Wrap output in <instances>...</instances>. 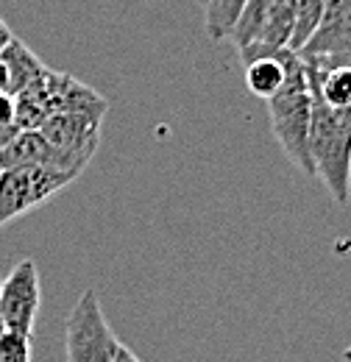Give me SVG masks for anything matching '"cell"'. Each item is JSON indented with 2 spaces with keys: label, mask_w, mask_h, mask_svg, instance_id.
Instances as JSON below:
<instances>
[{
  "label": "cell",
  "mask_w": 351,
  "mask_h": 362,
  "mask_svg": "<svg viewBox=\"0 0 351 362\" xmlns=\"http://www.w3.org/2000/svg\"><path fill=\"white\" fill-rule=\"evenodd\" d=\"M309 156L315 176L326 184L335 204L346 206L351 198V120L329 109L309 90Z\"/></svg>",
  "instance_id": "cell-1"
},
{
  "label": "cell",
  "mask_w": 351,
  "mask_h": 362,
  "mask_svg": "<svg viewBox=\"0 0 351 362\" xmlns=\"http://www.w3.org/2000/svg\"><path fill=\"white\" fill-rule=\"evenodd\" d=\"M309 109H312V98H309L307 70H304V62L299 59V53H293L290 64H287L284 84L267 100V112H270L273 136L279 139L284 156L296 165V170L301 176L312 179L315 168H312V156H309Z\"/></svg>",
  "instance_id": "cell-2"
},
{
  "label": "cell",
  "mask_w": 351,
  "mask_h": 362,
  "mask_svg": "<svg viewBox=\"0 0 351 362\" xmlns=\"http://www.w3.org/2000/svg\"><path fill=\"white\" fill-rule=\"evenodd\" d=\"M117 349H120V340L103 315L98 293L89 287L76 301L64 323L67 362H115Z\"/></svg>",
  "instance_id": "cell-3"
},
{
  "label": "cell",
  "mask_w": 351,
  "mask_h": 362,
  "mask_svg": "<svg viewBox=\"0 0 351 362\" xmlns=\"http://www.w3.org/2000/svg\"><path fill=\"white\" fill-rule=\"evenodd\" d=\"M73 179H76L73 173L45 165L0 170V226L34 212L56 192H62Z\"/></svg>",
  "instance_id": "cell-4"
},
{
  "label": "cell",
  "mask_w": 351,
  "mask_h": 362,
  "mask_svg": "<svg viewBox=\"0 0 351 362\" xmlns=\"http://www.w3.org/2000/svg\"><path fill=\"white\" fill-rule=\"evenodd\" d=\"M293 20H296V0H248L229 40L237 50L251 45L290 47Z\"/></svg>",
  "instance_id": "cell-5"
},
{
  "label": "cell",
  "mask_w": 351,
  "mask_h": 362,
  "mask_svg": "<svg viewBox=\"0 0 351 362\" xmlns=\"http://www.w3.org/2000/svg\"><path fill=\"white\" fill-rule=\"evenodd\" d=\"M100 126L103 120L92 115H50L37 132L56 151L62 170L79 176L100 145Z\"/></svg>",
  "instance_id": "cell-6"
},
{
  "label": "cell",
  "mask_w": 351,
  "mask_h": 362,
  "mask_svg": "<svg viewBox=\"0 0 351 362\" xmlns=\"http://www.w3.org/2000/svg\"><path fill=\"white\" fill-rule=\"evenodd\" d=\"M40 271L34 259H20L11 273L0 281V317L6 332L34 334V323L40 315Z\"/></svg>",
  "instance_id": "cell-7"
},
{
  "label": "cell",
  "mask_w": 351,
  "mask_h": 362,
  "mask_svg": "<svg viewBox=\"0 0 351 362\" xmlns=\"http://www.w3.org/2000/svg\"><path fill=\"white\" fill-rule=\"evenodd\" d=\"M351 50V0H323V11L315 34L299 50L301 59L335 56Z\"/></svg>",
  "instance_id": "cell-8"
},
{
  "label": "cell",
  "mask_w": 351,
  "mask_h": 362,
  "mask_svg": "<svg viewBox=\"0 0 351 362\" xmlns=\"http://www.w3.org/2000/svg\"><path fill=\"white\" fill-rule=\"evenodd\" d=\"M56 168L62 170V162L56 156V151L45 142V136L37 129H25L14 136L3 151H0V170H11V168ZM67 173V170H64Z\"/></svg>",
  "instance_id": "cell-9"
},
{
  "label": "cell",
  "mask_w": 351,
  "mask_h": 362,
  "mask_svg": "<svg viewBox=\"0 0 351 362\" xmlns=\"http://www.w3.org/2000/svg\"><path fill=\"white\" fill-rule=\"evenodd\" d=\"M0 62H3L6 73H8V95L23 92L45 70L42 62L23 45L20 40H14V37L0 47Z\"/></svg>",
  "instance_id": "cell-10"
},
{
  "label": "cell",
  "mask_w": 351,
  "mask_h": 362,
  "mask_svg": "<svg viewBox=\"0 0 351 362\" xmlns=\"http://www.w3.org/2000/svg\"><path fill=\"white\" fill-rule=\"evenodd\" d=\"M246 3L248 0H207L204 3V25H207V34L212 42L229 40Z\"/></svg>",
  "instance_id": "cell-11"
},
{
  "label": "cell",
  "mask_w": 351,
  "mask_h": 362,
  "mask_svg": "<svg viewBox=\"0 0 351 362\" xmlns=\"http://www.w3.org/2000/svg\"><path fill=\"white\" fill-rule=\"evenodd\" d=\"M321 11H323V0H296V20H293V37H290L293 53H299L315 34Z\"/></svg>",
  "instance_id": "cell-12"
},
{
  "label": "cell",
  "mask_w": 351,
  "mask_h": 362,
  "mask_svg": "<svg viewBox=\"0 0 351 362\" xmlns=\"http://www.w3.org/2000/svg\"><path fill=\"white\" fill-rule=\"evenodd\" d=\"M0 362H31V337L17 332L0 334Z\"/></svg>",
  "instance_id": "cell-13"
},
{
  "label": "cell",
  "mask_w": 351,
  "mask_h": 362,
  "mask_svg": "<svg viewBox=\"0 0 351 362\" xmlns=\"http://www.w3.org/2000/svg\"><path fill=\"white\" fill-rule=\"evenodd\" d=\"M3 123H14V95L0 92V126Z\"/></svg>",
  "instance_id": "cell-14"
},
{
  "label": "cell",
  "mask_w": 351,
  "mask_h": 362,
  "mask_svg": "<svg viewBox=\"0 0 351 362\" xmlns=\"http://www.w3.org/2000/svg\"><path fill=\"white\" fill-rule=\"evenodd\" d=\"M20 132H23V129H20L17 123H3V126H0V151H3L14 136L20 134Z\"/></svg>",
  "instance_id": "cell-15"
},
{
  "label": "cell",
  "mask_w": 351,
  "mask_h": 362,
  "mask_svg": "<svg viewBox=\"0 0 351 362\" xmlns=\"http://www.w3.org/2000/svg\"><path fill=\"white\" fill-rule=\"evenodd\" d=\"M0 92H8V73L3 67V62H0Z\"/></svg>",
  "instance_id": "cell-16"
},
{
  "label": "cell",
  "mask_w": 351,
  "mask_h": 362,
  "mask_svg": "<svg viewBox=\"0 0 351 362\" xmlns=\"http://www.w3.org/2000/svg\"><path fill=\"white\" fill-rule=\"evenodd\" d=\"M8 40H11V34H8V28H6V23H3V20H0V47L6 45V42H8Z\"/></svg>",
  "instance_id": "cell-17"
},
{
  "label": "cell",
  "mask_w": 351,
  "mask_h": 362,
  "mask_svg": "<svg viewBox=\"0 0 351 362\" xmlns=\"http://www.w3.org/2000/svg\"><path fill=\"white\" fill-rule=\"evenodd\" d=\"M3 332H6V326H3V317H0V334H3Z\"/></svg>",
  "instance_id": "cell-18"
},
{
  "label": "cell",
  "mask_w": 351,
  "mask_h": 362,
  "mask_svg": "<svg viewBox=\"0 0 351 362\" xmlns=\"http://www.w3.org/2000/svg\"><path fill=\"white\" fill-rule=\"evenodd\" d=\"M346 59H349V62H351V50H346Z\"/></svg>",
  "instance_id": "cell-19"
},
{
  "label": "cell",
  "mask_w": 351,
  "mask_h": 362,
  "mask_svg": "<svg viewBox=\"0 0 351 362\" xmlns=\"http://www.w3.org/2000/svg\"><path fill=\"white\" fill-rule=\"evenodd\" d=\"M198 3H201V6H204V3H207V0H198Z\"/></svg>",
  "instance_id": "cell-20"
}]
</instances>
